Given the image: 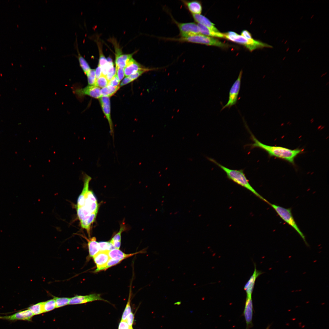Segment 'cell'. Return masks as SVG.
I'll list each match as a JSON object with an SVG mask.
<instances>
[{
	"label": "cell",
	"mask_w": 329,
	"mask_h": 329,
	"mask_svg": "<svg viewBox=\"0 0 329 329\" xmlns=\"http://www.w3.org/2000/svg\"><path fill=\"white\" fill-rule=\"evenodd\" d=\"M281 95H280V96H279V97H278V99H280V98H281Z\"/></svg>",
	"instance_id": "obj_49"
},
{
	"label": "cell",
	"mask_w": 329,
	"mask_h": 329,
	"mask_svg": "<svg viewBox=\"0 0 329 329\" xmlns=\"http://www.w3.org/2000/svg\"><path fill=\"white\" fill-rule=\"evenodd\" d=\"M268 203L274 209L280 218L291 226L299 235L306 246L308 244L306 241L305 235L300 230L296 223L290 208H285L281 206L269 202Z\"/></svg>",
	"instance_id": "obj_6"
},
{
	"label": "cell",
	"mask_w": 329,
	"mask_h": 329,
	"mask_svg": "<svg viewBox=\"0 0 329 329\" xmlns=\"http://www.w3.org/2000/svg\"><path fill=\"white\" fill-rule=\"evenodd\" d=\"M245 126L250 134L251 139L254 142L253 143L246 145V146L250 147V149L256 147L259 148L267 152L270 157H274L284 160L293 164H295L294 160L296 157L303 151L302 149H296L292 150L283 147L271 146L264 144L257 139L246 124Z\"/></svg>",
	"instance_id": "obj_1"
},
{
	"label": "cell",
	"mask_w": 329,
	"mask_h": 329,
	"mask_svg": "<svg viewBox=\"0 0 329 329\" xmlns=\"http://www.w3.org/2000/svg\"><path fill=\"white\" fill-rule=\"evenodd\" d=\"M98 243L100 251H109L115 249L110 242L102 241Z\"/></svg>",
	"instance_id": "obj_33"
},
{
	"label": "cell",
	"mask_w": 329,
	"mask_h": 329,
	"mask_svg": "<svg viewBox=\"0 0 329 329\" xmlns=\"http://www.w3.org/2000/svg\"><path fill=\"white\" fill-rule=\"evenodd\" d=\"M70 298L54 297L56 308H59L68 305Z\"/></svg>",
	"instance_id": "obj_29"
},
{
	"label": "cell",
	"mask_w": 329,
	"mask_h": 329,
	"mask_svg": "<svg viewBox=\"0 0 329 329\" xmlns=\"http://www.w3.org/2000/svg\"><path fill=\"white\" fill-rule=\"evenodd\" d=\"M107 87L108 89L109 97L113 95L120 88L119 86H113L108 85Z\"/></svg>",
	"instance_id": "obj_39"
},
{
	"label": "cell",
	"mask_w": 329,
	"mask_h": 329,
	"mask_svg": "<svg viewBox=\"0 0 329 329\" xmlns=\"http://www.w3.org/2000/svg\"><path fill=\"white\" fill-rule=\"evenodd\" d=\"M96 300L107 302L102 299L100 294H92L86 295H76L70 298L69 305L81 304Z\"/></svg>",
	"instance_id": "obj_11"
},
{
	"label": "cell",
	"mask_w": 329,
	"mask_h": 329,
	"mask_svg": "<svg viewBox=\"0 0 329 329\" xmlns=\"http://www.w3.org/2000/svg\"><path fill=\"white\" fill-rule=\"evenodd\" d=\"M100 92L101 97H109V91L107 87H104L101 89Z\"/></svg>",
	"instance_id": "obj_43"
},
{
	"label": "cell",
	"mask_w": 329,
	"mask_h": 329,
	"mask_svg": "<svg viewBox=\"0 0 329 329\" xmlns=\"http://www.w3.org/2000/svg\"><path fill=\"white\" fill-rule=\"evenodd\" d=\"M97 212L91 214L89 217L80 221L81 227L86 229L90 236L91 225L95 221Z\"/></svg>",
	"instance_id": "obj_23"
},
{
	"label": "cell",
	"mask_w": 329,
	"mask_h": 329,
	"mask_svg": "<svg viewBox=\"0 0 329 329\" xmlns=\"http://www.w3.org/2000/svg\"><path fill=\"white\" fill-rule=\"evenodd\" d=\"M31 311L34 315H37L44 313L43 302H41L31 305L27 308Z\"/></svg>",
	"instance_id": "obj_25"
},
{
	"label": "cell",
	"mask_w": 329,
	"mask_h": 329,
	"mask_svg": "<svg viewBox=\"0 0 329 329\" xmlns=\"http://www.w3.org/2000/svg\"><path fill=\"white\" fill-rule=\"evenodd\" d=\"M224 38L244 45L250 51L264 48H271V45L253 38L247 39L233 31H229L224 34Z\"/></svg>",
	"instance_id": "obj_5"
},
{
	"label": "cell",
	"mask_w": 329,
	"mask_h": 329,
	"mask_svg": "<svg viewBox=\"0 0 329 329\" xmlns=\"http://www.w3.org/2000/svg\"><path fill=\"white\" fill-rule=\"evenodd\" d=\"M327 72H326V73H323L320 76V77H322L324 76H325V75H326L327 74Z\"/></svg>",
	"instance_id": "obj_46"
},
{
	"label": "cell",
	"mask_w": 329,
	"mask_h": 329,
	"mask_svg": "<svg viewBox=\"0 0 329 329\" xmlns=\"http://www.w3.org/2000/svg\"><path fill=\"white\" fill-rule=\"evenodd\" d=\"M130 327L126 321L121 320L118 327V329H128Z\"/></svg>",
	"instance_id": "obj_41"
},
{
	"label": "cell",
	"mask_w": 329,
	"mask_h": 329,
	"mask_svg": "<svg viewBox=\"0 0 329 329\" xmlns=\"http://www.w3.org/2000/svg\"><path fill=\"white\" fill-rule=\"evenodd\" d=\"M207 159L222 169L226 174L227 177L233 182L246 189L267 203L269 202L259 194L252 187L249 182L243 170H235L229 169L217 162L213 158L207 157Z\"/></svg>",
	"instance_id": "obj_2"
},
{
	"label": "cell",
	"mask_w": 329,
	"mask_h": 329,
	"mask_svg": "<svg viewBox=\"0 0 329 329\" xmlns=\"http://www.w3.org/2000/svg\"><path fill=\"white\" fill-rule=\"evenodd\" d=\"M144 68L132 58L129 61L124 69L125 75L126 76H129L139 70Z\"/></svg>",
	"instance_id": "obj_17"
},
{
	"label": "cell",
	"mask_w": 329,
	"mask_h": 329,
	"mask_svg": "<svg viewBox=\"0 0 329 329\" xmlns=\"http://www.w3.org/2000/svg\"><path fill=\"white\" fill-rule=\"evenodd\" d=\"M134 320V314L132 313H130L127 317L126 321L130 327H132Z\"/></svg>",
	"instance_id": "obj_40"
},
{
	"label": "cell",
	"mask_w": 329,
	"mask_h": 329,
	"mask_svg": "<svg viewBox=\"0 0 329 329\" xmlns=\"http://www.w3.org/2000/svg\"><path fill=\"white\" fill-rule=\"evenodd\" d=\"M182 2L192 14H200L201 13L202 7L200 1L182 0Z\"/></svg>",
	"instance_id": "obj_18"
},
{
	"label": "cell",
	"mask_w": 329,
	"mask_h": 329,
	"mask_svg": "<svg viewBox=\"0 0 329 329\" xmlns=\"http://www.w3.org/2000/svg\"><path fill=\"white\" fill-rule=\"evenodd\" d=\"M108 253L110 258L122 261L125 259L139 253L140 252L131 254H126L119 249H114L109 251Z\"/></svg>",
	"instance_id": "obj_20"
},
{
	"label": "cell",
	"mask_w": 329,
	"mask_h": 329,
	"mask_svg": "<svg viewBox=\"0 0 329 329\" xmlns=\"http://www.w3.org/2000/svg\"><path fill=\"white\" fill-rule=\"evenodd\" d=\"M131 288H130L129 297L126 307L122 314L121 320L126 321L127 316L131 313L130 301L131 293Z\"/></svg>",
	"instance_id": "obj_28"
},
{
	"label": "cell",
	"mask_w": 329,
	"mask_h": 329,
	"mask_svg": "<svg viewBox=\"0 0 329 329\" xmlns=\"http://www.w3.org/2000/svg\"><path fill=\"white\" fill-rule=\"evenodd\" d=\"M88 246L89 255L93 257L100 251L99 243L96 241L95 237H93L88 240Z\"/></svg>",
	"instance_id": "obj_22"
},
{
	"label": "cell",
	"mask_w": 329,
	"mask_h": 329,
	"mask_svg": "<svg viewBox=\"0 0 329 329\" xmlns=\"http://www.w3.org/2000/svg\"><path fill=\"white\" fill-rule=\"evenodd\" d=\"M242 74V71L241 70L237 80L233 83L230 90L228 101L227 104L223 107L221 110L226 108H229L237 103L240 88Z\"/></svg>",
	"instance_id": "obj_8"
},
{
	"label": "cell",
	"mask_w": 329,
	"mask_h": 329,
	"mask_svg": "<svg viewBox=\"0 0 329 329\" xmlns=\"http://www.w3.org/2000/svg\"><path fill=\"white\" fill-rule=\"evenodd\" d=\"M200 34L207 36L224 38V34L219 31H214L201 24L197 23Z\"/></svg>",
	"instance_id": "obj_21"
},
{
	"label": "cell",
	"mask_w": 329,
	"mask_h": 329,
	"mask_svg": "<svg viewBox=\"0 0 329 329\" xmlns=\"http://www.w3.org/2000/svg\"><path fill=\"white\" fill-rule=\"evenodd\" d=\"M103 113L107 119L110 128V133L114 139V129L111 116L110 102L109 97H101L99 98Z\"/></svg>",
	"instance_id": "obj_12"
},
{
	"label": "cell",
	"mask_w": 329,
	"mask_h": 329,
	"mask_svg": "<svg viewBox=\"0 0 329 329\" xmlns=\"http://www.w3.org/2000/svg\"><path fill=\"white\" fill-rule=\"evenodd\" d=\"M172 18L179 30L181 37H187L200 34L197 24L195 23H179Z\"/></svg>",
	"instance_id": "obj_7"
},
{
	"label": "cell",
	"mask_w": 329,
	"mask_h": 329,
	"mask_svg": "<svg viewBox=\"0 0 329 329\" xmlns=\"http://www.w3.org/2000/svg\"><path fill=\"white\" fill-rule=\"evenodd\" d=\"M128 329H133L132 327H130Z\"/></svg>",
	"instance_id": "obj_50"
},
{
	"label": "cell",
	"mask_w": 329,
	"mask_h": 329,
	"mask_svg": "<svg viewBox=\"0 0 329 329\" xmlns=\"http://www.w3.org/2000/svg\"><path fill=\"white\" fill-rule=\"evenodd\" d=\"M115 50L116 67L124 69L129 61L132 58L134 53L123 54L122 50L115 41H113Z\"/></svg>",
	"instance_id": "obj_9"
},
{
	"label": "cell",
	"mask_w": 329,
	"mask_h": 329,
	"mask_svg": "<svg viewBox=\"0 0 329 329\" xmlns=\"http://www.w3.org/2000/svg\"><path fill=\"white\" fill-rule=\"evenodd\" d=\"M107 59L109 64V67L108 73L106 77L108 81H109L115 75L116 70L115 68L114 67V64L111 58L109 57Z\"/></svg>",
	"instance_id": "obj_26"
},
{
	"label": "cell",
	"mask_w": 329,
	"mask_h": 329,
	"mask_svg": "<svg viewBox=\"0 0 329 329\" xmlns=\"http://www.w3.org/2000/svg\"><path fill=\"white\" fill-rule=\"evenodd\" d=\"M98 46L99 53V59L98 65L102 68L108 64L107 59L104 55L101 44L98 43Z\"/></svg>",
	"instance_id": "obj_30"
},
{
	"label": "cell",
	"mask_w": 329,
	"mask_h": 329,
	"mask_svg": "<svg viewBox=\"0 0 329 329\" xmlns=\"http://www.w3.org/2000/svg\"><path fill=\"white\" fill-rule=\"evenodd\" d=\"M266 329H270V326H267Z\"/></svg>",
	"instance_id": "obj_47"
},
{
	"label": "cell",
	"mask_w": 329,
	"mask_h": 329,
	"mask_svg": "<svg viewBox=\"0 0 329 329\" xmlns=\"http://www.w3.org/2000/svg\"><path fill=\"white\" fill-rule=\"evenodd\" d=\"M149 69L147 68H144L143 69L139 70L134 74H133L129 77L133 81L137 79L138 77L141 76L143 73L148 71Z\"/></svg>",
	"instance_id": "obj_34"
},
{
	"label": "cell",
	"mask_w": 329,
	"mask_h": 329,
	"mask_svg": "<svg viewBox=\"0 0 329 329\" xmlns=\"http://www.w3.org/2000/svg\"><path fill=\"white\" fill-rule=\"evenodd\" d=\"M241 35L247 39H250L252 38L251 34L246 30L242 31L241 33Z\"/></svg>",
	"instance_id": "obj_42"
},
{
	"label": "cell",
	"mask_w": 329,
	"mask_h": 329,
	"mask_svg": "<svg viewBox=\"0 0 329 329\" xmlns=\"http://www.w3.org/2000/svg\"><path fill=\"white\" fill-rule=\"evenodd\" d=\"M56 308L55 302L53 299L43 302L44 312H47L51 311Z\"/></svg>",
	"instance_id": "obj_27"
},
{
	"label": "cell",
	"mask_w": 329,
	"mask_h": 329,
	"mask_svg": "<svg viewBox=\"0 0 329 329\" xmlns=\"http://www.w3.org/2000/svg\"><path fill=\"white\" fill-rule=\"evenodd\" d=\"M253 304L252 296H246L243 314L246 324L247 329L252 324Z\"/></svg>",
	"instance_id": "obj_15"
},
{
	"label": "cell",
	"mask_w": 329,
	"mask_h": 329,
	"mask_svg": "<svg viewBox=\"0 0 329 329\" xmlns=\"http://www.w3.org/2000/svg\"><path fill=\"white\" fill-rule=\"evenodd\" d=\"M76 207L77 215L80 221L92 214L98 212V204L93 193L89 190L84 200L77 203Z\"/></svg>",
	"instance_id": "obj_3"
},
{
	"label": "cell",
	"mask_w": 329,
	"mask_h": 329,
	"mask_svg": "<svg viewBox=\"0 0 329 329\" xmlns=\"http://www.w3.org/2000/svg\"><path fill=\"white\" fill-rule=\"evenodd\" d=\"M115 70V74L119 80L120 81L123 79L125 76L124 69L116 67Z\"/></svg>",
	"instance_id": "obj_37"
},
{
	"label": "cell",
	"mask_w": 329,
	"mask_h": 329,
	"mask_svg": "<svg viewBox=\"0 0 329 329\" xmlns=\"http://www.w3.org/2000/svg\"><path fill=\"white\" fill-rule=\"evenodd\" d=\"M124 226L122 225L120 228L119 232L116 234L110 240V241L121 242V234L124 231Z\"/></svg>",
	"instance_id": "obj_35"
},
{
	"label": "cell",
	"mask_w": 329,
	"mask_h": 329,
	"mask_svg": "<svg viewBox=\"0 0 329 329\" xmlns=\"http://www.w3.org/2000/svg\"><path fill=\"white\" fill-rule=\"evenodd\" d=\"M121 261L120 260L110 258L104 269V270H105L110 267L115 266L120 263Z\"/></svg>",
	"instance_id": "obj_36"
},
{
	"label": "cell",
	"mask_w": 329,
	"mask_h": 329,
	"mask_svg": "<svg viewBox=\"0 0 329 329\" xmlns=\"http://www.w3.org/2000/svg\"><path fill=\"white\" fill-rule=\"evenodd\" d=\"M86 75L87 78L88 85L95 86L96 80L95 69H90Z\"/></svg>",
	"instance_id": "obj_32"
},
{
	"label": "cell",
	"mask_w": 329,
	"mask_h": 329,
	"mask_svg": "<svg viewBox=\"0 0 329 329\" xmlns=\"http://www.w3.org/2000/svg\"><path fill=\"white\" fill-rule=\"evenodd\" d=\"M120 82V81L115 74L111 79L109 81L108 85L113 86H119Z\"/></svg>",
	"instance_id": "obj_38"
},
{
	"label": "cell",
	"mask_w": 329,
	"mask_h": 329,
	"mask_svg": "<svg viewBox=\"0 0 329 329\" xmlns=\"http://www.w3.org/2000/svg\"><path fill=\"white\" fill-rule=\"evenodd\" d=\"M291 80V79H290V80H289V81H290V80Z\"/></svg>",
	"instance_id": "obj_51"
},
{
	"label": "cell",
	"mask_w": 329,
	"mask_h": 329,
	"mask_svg": "<svg viewBox=\"0 0 329 329\" xmlns=\"http://www.w3.org/2000/svg\"><path fill=\"white\" fill-rule=\"evenodd\" d=\"M168 40L180 42H186L214 46L222 48L228 47V45L221 42L218 39L201 34L185 37L169 38Z\"/></svg>",
	"instance_id": "obj_4"
},
{
	"label": "cell",
	"mask_w": 329,
	"mask_h": 329,
	"mask_svg": "<svg viewBox=\"0 0 329 329\" xmlns=\"http://www.w3.org/2000/svg\"><path fill=\"white\" fill-rule=\"evenodd\" d=\"M101 89L100 88L94 85H88L84 88H79L75 90V94L79 97L88 95L92 97L99 99L101 97Z\"/></svg>",
	"instance_id": "obj_13"
},
{
	"label": "cell",
	"mask_w": 329,
	"mask_h": 329,
	"mask_svg": "<svg viewBox=\"0 0 329 329\" xmlns=\"http://www.w3.org/2000/svg\"><path fill=\"white\" fill-rule=\"evenodd\" d=\"M108 82L106 76L101 75L96 80L95 86L99 88H103L108 86Z\"/></svg>",
	"instance_id": "obj_31"
},
{
	"label": "cell",
	"mask_w": 329,
	"mask_h": 329,
	"mask_svg": "<svg viewBox=\"0 0 329 329\" xmlns=\"http://www.w3.org/2000/svg\"><path fill=\"white\" fill-rule=\"evenodd\" d=\"M329 82H328L327 83H326L325 85H326V86H327V85H329Z\"/></svg>",
	"instance_id": "obj_48"
},
{
	"label": "cell",
	"mask_w": 329,
	"mask_h": 329,
	"mask_svg": "<svg viewBox=\"0 0 329 329\" xmlns=\"http://www.w3.org/2000/svg\"><path fill=\"white\" fill-rule=\"evenodd\" d=\"M34 316L32 312L27 309L17 312L14 314L5 316H0V319L10 321L21 320L31 321Z\"/></svg>",
	"instance_id": "obj_10"
},
{
	"label": "cell",
	"mask_w": 329,
	"mask_h": 329,
	"mask_svg": "<svg viewBox=\"0 0 329 329\" xmlns=\"http://www.w3.org/2000/svg\"><path fill=\"white\" fill-rule=\"evenodd\" d=\"M95 73L96 78L97 80L101 75L102 74L101 68L98 64V66L95 69Z\"/></svg>",
	"instance_id": "obj_45"
},
{
	"label": "cell",
	"mask_w": 329,
	"mask_h": 329,
	"mask_svg": "<svg viewBox=\"0 0 329 329\" xmlns=\"http://www.w3.org/2000/svg\"><path fill=\"white\" fill-rule=\"evenodd\" d=\"M133 81V80L129 76H126L122 81V82L120 84V86H122L131 82Z\"/></svg>",
	"instance_id": "obj_44"
},
{
	"label": "cell",
	"mask_w": 329,
	"mask_h": 329,
	"mask_svg": "<svg viewBox=\"0 0 329 329\" xmlns=\"http://www.w3.org/2000/svg\"><path fill=\"white\" fill-rule=\"evenodd\" d=\"M254 266L255 268L254 272L244 287V290L246 292L247 296H252L256 279L258 276L263 273V272L261 271L257 270L256 265Z\"/></svg>",
	"instance_id": "obj_16"
},
{
	"label": "cell",
	"mask_w": 329,
	"mask_h": 329,
	"mask_svg": "<svg viewBox=\"0 0 329 329\" xmlns=\"http://www.w3.org/2000/svg\"><path fill=\"white\" fill-rule=\"evenodd\" d=\"M76 46V49L78 53L77 57L79 64L83 72L86 75L91 69L86 60L80 53L78 47L77 46Z\"/></svg>",
	"instance_id": "obj_24"
},
{
	"label": "cell",
	"mask_w": 329,
	"mask_h": 329,
	"mask_svg": "<svg viewBox=\"0 0 329 329\" xmlns=\"http://www.w3.org/2000/svg\"><path fill=\"white\" fill-rule=\"evenodd\" d=\"M192 16L195 21L197 23L203 25L214 31H218L214 24L205 16L200 14H192Z\"/></svg>",
	"instance_id": "obj_19"
},
{
	"label": "cell",
	"mask_w": 329,
	"mask_h": 329,
	"mask_svg": "<svg viewBox=\"0 0 329 329\" xmlns=\"http://www.w3.org/2000/svg\"><path fill=\"white\" fill-rule=\"evenodd\" d=\"M108 251H100L93 257L97 268L94 272H97L104 270L108 261L110 259L108 254Z\"/></svg>",
	"instance_id": "obj_14"
}]
</instances>
